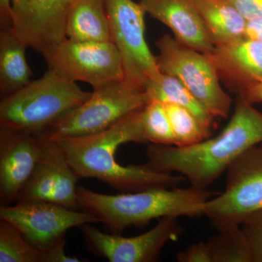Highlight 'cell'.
Segmentation results:
<instances>
[{"mask_svg":"<svg viewBox=\"0 0 262 262\" xmlns=\"http://www.w3.org/2000/svg\"><path fill=\"white\" fill-rule=\"evenodd\" d=\"M13 2V0H0V24L2 29L11 28Z\"/></svg>","mask_w":262,"mask_h":262,"instance_id":"obj_31","label":"cell"},{"mask_svg":"<svg viewBox=\"0 0 262 262\" xmlns=\"http://www.w3.org/2000/svg\"><path fill=\"white\" fill-rule=\"evenodd\" d=\"M41 155L37 136L15 129L0 128V201L2 206L18 202Z\"/></svg>","mask_w":262,"mask_h":262,"instance_id":"obj_14","label":"cell"},{"mask_svg":"<svg viewBox=\"0 0 262 262\" xmlns=\"http://www.w3.org/2000/svg\"><path fill=\"white\" fill-rule=\"evenodd\" d=\"M66 34L67 39L76 42H113L105 0H75Z\"/></svg>","mask_w":262,"mask_h":262,"instance_id":"obj_18","label":"cell"},{"mask_svg":"<svg viewBox=\"0 0 262 262\" xmlns=\"http://www.w3.org/2000/svg\"><path fill=\"white\" fill-rule=\"evenodd\" d=\"M50 70L71 82L96 89L123 80L121 57L113 42H76L67 39L44 56Z\"/></svg>","mask_w":262,"mask_h":262,"instance_id":"obj_9","label":"cell"},{"mask_svg":"<svg viewBox=\"0 0 262 262\" xmlns=\"http://www.w3.org/2000/svg\"><path fill=\"white\" fill-rule=\"evenodd\" d=\"M144 90L117 81L94 89L84 102L53 122L37 137L48 140L98 134L145 106Z\"/></svg>","mask_w":262,"mask_h":262,"instance_id":"obj_5","label":"cell"},{"mask_svg":"<svg viewBox=\"0 0 262 262\" xmlns=\"http://www.w3.org/2000/svg\"><path fill=\"white\" fill-rule=\"evenodd\" d=\"M237 96L252 105L262 103V80L250 86Z\"/></svg>","mask_w":262,"mask_h":262,"instance_id":"obj_29","label":"cell"},{"mask_svg":"<svg viewBox=\"0 0 262 262\" xmlns=\"http://www.w3.org/2000/svg\"><path fill=\"white\" fill-rule=\"evenodd\" d=\"M88 249L93 254L111 262H154L159 259L162 249L169 241H177L184 229L178 217L160 219L158 225L135 237L106 234L89 224L79 227Z\"/></svg>","mask_w":262,"mask_h":262,"instance_id":"obj_11","label":"cell"},{"mask_svg":"<svg viewBox=\"0 0 262 262\" xmlns=\"http://www.w3.org/2000/svg\"><path fill=\"white\" fill-rule=\"evenodd\" d=\"M0 219L14 225L41 251L65 237L72 227L99 222L89 212H79L47 202H17L15 206H2Z\"/></svg>","mask_w":262,"mask_h":262,"instance_id":"obj_10","label":"cell"},{"mask_svg":"<svg viewBox=\"0 0 262 262\" xmlns=\"http://www.w3.org/2000/svg\"><path fill=\"white\" fill-rule=\"evenodd\" d=\"M241 225L251 248L253 262H262V209L250 215Z\"/></svg>","mask_w":262,"mask_h":262,"instance_id":"obj_25","label":"cell"},{"mask_svg":"<svg viewBox=\"0 0 262 262\" xmlns=\"http://www.w3.org/2000/svg\"><path fill=\"white\" fill-rule=\"evenodd\" d=\"M0 262H42V253L31 244L14 225L1 220Z\"/></svg>","mask_w":262,"mask_h":262,"instance_id":"obj_22","label":"cell"},{"mask_svg":"<svg viewBox=\"0 0 262 262\" xmlns=\"http://www.w3.org/2000/svg\"><path fill=\"white\" fill-rule=\"evenodd\" d=\"M177 259L179 262H212L208 243L201 241L191 245L177 253Z\"/></svg>","mask_w":262,"mask_h":262,"instance_id":"obj_26","label":"cell"},{"mask_svg":"<svg viewBox=\"0 0 262 262\" xmlns=\"http://www.w3.org/2000/svg\"><path fill=\"white\" fill-rule=\"evenodd\" d=\"M66 238L57 241L42 251V262H80V258L71 257L65 253Z\"/></svg>","mask_w":262,"mask_h":262,"instance_id":"obj_27","label":"cell"},{"mask_svg":"<svg viewBox=\"0 0 262 262\" xmlns=\"http://www.w3.org/2000/svg\"><path fill=\"white\" fill-rule=\"evenodd\" d=\"M143 108L98 134L53 141L61 147L79 179H96L122 192L177 187L187 180L181 174L157 171L146 163L125 166L115 159L121 144L148 143L143 127Z\"/></svg>","mask_w":262,"mask_h":262,"instance_id":"obj_1","label":"cell"},{"mask_svg":"<svg viewBox=\"0 0 262 262\" xmlns=\"http://www.w3.org/2000/svg\"><path fill=\"white\" fill-rule=\"evenodd\" d=\"M225 191L206 202L203 210L219 231L241 227L262 209V146L245 151L229 165Z\"/></svg>","mask_w":262,"mask_h":262,"instance_id":"obj_7","label":"cell"},{"mask_svg":"<svg viewBox=\"0 0 262 262\" xmlns=\"http://www.w3.org/2000/svg\"><path fill=\"white\" fill-rule=\"evenodd\" d=\"M75 0H13L11 29L28 48L46 56L67 39V18Z\"/></svg>","mask_w":262,"mask_h":262,"instance_id":"obj_12","label":"cell"},{"mask_svg":"<svg viewBox=\"0 0 262 262\" xmlns=\"http://www.w3.org/2000/svg\"><path fill=\"white\" fill-rule=\"evenodd\" d=\"M164 105L175 138L174 146L193 145L209 138V131L204 128L192 112L173 103Z\"/></svg>","mask_w":262,"mask_h":262,"instance_id":"obj_23","label":"cell"},{"mask_svg":"<svg viewBox=\"0 0 262 262\" xmlns=\"http://www.w3.org/2000/svg\"><path fill=\"white\" fill-rule=\"evenodd\" d=\"M237 96L230 121L220 134L187 146L149 144L148 165L157 171L177 172L192 187L207 189L245 151L262 143V113Z\"/></svg>","mask_w":262,"mask_h":262,"instance_id":"obj_2","label":"cell"},{"mask_svg":"<svg viewBox=\"0 0 262 262\" xmlns=\"http://www.w3.org/2000/svg\"><path fill=\"white\" fill-rule=\"evenodd\" d=\"M144 134L149 144L175 145V138L164 103L149 101L142 110Z\"/></svg>","mask_w":262,"mask_h":262,"instance_id":"obj_24","label":"cell"},{"mask_svg":"<svg viewBox=\"0 0 262 262\" xmlns=\"http://www.w3.org/2000/svg\"><path fill=\"white\" fill-rule=\"evenodd\" d=\"M105 5L112 41L121 57L122 81L144 90L146 81L158 79L162 74L146 43L145 10L134 0H105Z\"/></svg>","mask_w":262,"mask_h":262,"instance_id":"obj_8","label":"cell"},{"mask_svg":"<svg viewBox=\"0 0 262 262\" xmlns=\"http://www.w3.org/2000/svg\"><path fill=\"white\" fill-rule=\"evenodd\" d=\"M39 139L40 158L18 202H47L77 211L78 177L56 141Z\"/></svg>","mask_w":262,"mask_h":262,"instance_id":"obj_13","label":"cell"},{"mask_svg":"<svg viewBox=\"0 0 262 262\" xmlns=\"http://www.w3.org/2000/svg\"><path fill=\"white\" fill-rule=\"evenodd\" d=\"M217 193L189 188H154L136 192L105 194L77 188L79 207L96 215L112 234H120L134 226L143 227L155 219L167 216L196 217Z\"/></svg>","mask_w":262,"mask_h":262,"instance_id":"obj_3","label":"cell"},{"mask_svg":"<svg viewBox=\"0 0 262 262\" xmlns=\"http://www.w3.org/2000/svg\"><path fill=\"white\" fill-rule=\"evenodd\" d=\"M221 80L237 95L262 80V42L239 39L206 53Z\"/></svg>","mask_w":262,"mask_h":262,"instance_id":"obj_15","label":"cell"},{"mask_svg":"<svg viewBox=\"0 0 262 262\" xmlns=\"http://www.w3.org/2000/svg\"><path fill=\"white\" fill-rule=\"evenodd\" d=\"M144 91L149 101L173 103L187 108L210 132L214 117L177 77L162 73L158 79L146 81Z\"/></svg>","mask_w":262,"mask_h":262,"instance_id":"obj_20","label":"cell"},{"mask_svg":"<svg viewBox=\"0 0 262 262\" xmlns=\"http://www.w3.org/2000/svg\"><path fill=\"white\" fill-rule=\"evenodd\" d=\"M27 46L11 28L0 33V91L10 96L30 83L32 72L27 62Z\"/></svg>","mask_w":262,"mask_h":262,"instance_id":"obj_19","label":"cell"},{"mask_svg":"<svg viewBox=\"0 0 262 262\" xmlns=\"http://www.w3.org/2000/svg\"><path fill=\"white\" fill-rule=\"evenodd\" d=\"M245 38L262 42V17L247 20Z\"/></svg>","mask_w":262,"mask_h":262,"instance_id":"obj_30","label":"cell"},{"mask_svg":"<svg viewBox=\"0 0 262 262\" xmlns=\"http://www.w3.org/2000/svg\"><path fill=\"white\" fill-rule=\"evenodd\" d=\"M146 13L165 24L179 42L203 53H210L215 46L194 0H141Z\"/></svg>","mask_w":262,"mask_h":262,"instance_id":"obj_16","label":"cell"},{"mask_svg":"<svg viewBox=\"0 0 262 262\" xmlns=\"http://www.w3.org/2000/svg\"><path fill=\"white\" fill-rule=\"evenodd\" d=\"M219 232L207 241L212 262H253L251 248L241 227Z\"/></svg>","mask_w":262,"mask_h":262,"instance_id":"obj_21","label":"cell"},{"mask_svg":"<svg viewBox=\"0 0 262 262\" xmlns=\"http://www.w3.org/2000/svg\"><path fill=\"white\" fill-rule=\"evenodd\" d=\"M194 3L215 47L245 38L248 20L231 0H194Z\"/></svg>","mask_w":262,"mask_h":262,"instance_id":"obj_17","label":"cell"},{"mask_svg":"<svg viewBox=\"0 0 262 262\" xmlns=\"http://www.w3.org/2000/svg\"><path fill=\"white\" fill-rule=\"evenodd\" d=\"M91 94L49 69L40 78L2 98L0 127L38 136Z\"/></svg>","mask_w":262,"mask_h":262,"instance_id":"obj_4","label":"cell"},{"mask_svg":"<svg viewBox=\"0 0 262 262\" xmlns=\"http://www.w3.org/2000/svg\"><path fill=\"white\" fill-rule=\"evenodd\" d=\"M247 20L261 18L262 0H231Z\"/></svg>","mask_w":262,"mask_h":262,"instance_id":"obj_28","label":"cell"},{"mask_svg":"<svg viewBox=\"0 0 262 262\" xmlns=\"http://www.w3.org/2000/svg\"><path fill=\"white\" fill-rule=\"evenodd\" d=\"M155 44L160 72L179 79L214 118H227L232 98L221 85L216 69L206 53L184 46L169 34Z\"/></svg>","mask_w":262,"mask_h":262,"instance_id":"obj_6","label":"cell"}]
</instances>
